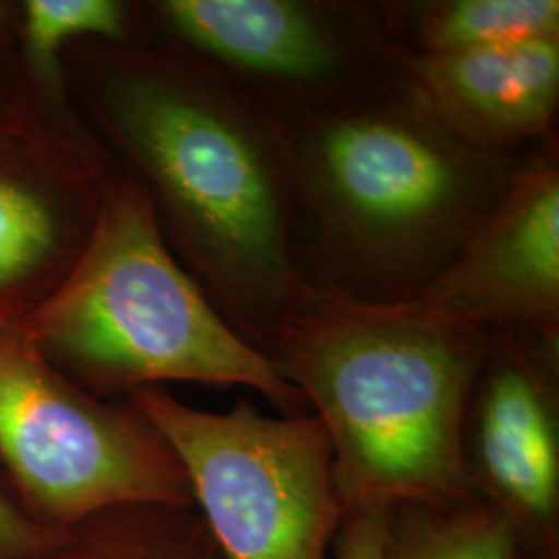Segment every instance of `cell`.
Masks as SVG:
<instances>
[{
    "mask_svg": "<svg viewBox=\"0 0 559 559\" xmlns=\"http://www.w3.org/2000/svg\"><path fill=\"white\" fill-rule=\"evenodd\" d=\"M282 131L300 278L316 295L360 305L423 297L528 156L466 145L404 85Z\"/></svg>",
    "mask_w": 559,
    "mask_h": 559,
    "instance_id": "7a4b0ae2",
    "label": "cell"
},
{
    "mask_svg": "<svg viewBox=\"0 0 559 559\" xmlns=\"http://www.w3.org/2000/svg\"><path fill=\"white\" fill-rule=\"evenodd\" d=\"M383 559H526L508 522L480 500L459 506H394Z\"/></svg>",
    "mask_w": 559,
    "mask_h": 559,
    "instance_id": "9a60e30c",
    "label": "cell"
},
{
    "mask_svg": "<svg viewBox=\"0 0 559 559\" xmlns=\"http://www.w3.org/2000/svg\"><path fill=\"white\" fill-rule=\"evenodd\" d=\"M143 36L185 52L280 122L318 119L404 85L381 2L152 0ZM140 40V41H141Z\"/></svg>",
    "mask_w": 559,
    "mask_h": 559,
    "instance_id": "8992f818",
    "label": "cell"
},
{
    "mask_svg": "<svg viewBox=\"0 0 559 559\" xmlns=\"http://www.w3.org/2000/svg\"><path fill=\"white\" fill-rule=\"evenodd\" d=\"M117 166L78 115L41 108L0 129V325H21L69 278Z\"/></svg>",
    "mask_w": 559,
    "mask_h": 559,
    "instance_id": "ba28073f",
    "label": "cell"
},
{
    "mask_svg": "<svg viewBox=\"0 0 559 559\" xmlns=\"http://www.w3.org/2000/svg\"><path fill=\"white\" fill-rule=\"evenodd\" d=\"M124 400L170 443L222 559H328L348 508L316 415L272 417L247 400L210 413L164 385Z\"/></svg>",
    "mask_w": 559,
    "mask_h": 559,
    "instance_id": "5b68a950",
    "label": "cell"
},
{
    "mask_svg": "<svg viewBox=\"0 0 559 559\" xmlns=\"http://www.w3.org/2000/svg\"><path fill=\"white\" fill-rule=\"evenodd\" d=\"M0 466L50 526L120 503L195 508L177 454L140 408L62 376L20 325H0Z\"/></svg>",
    "mask_w": 559,
    "mask_h": 559,
    "instance_id": "52a82bcc",
    "label": "cell"
},
{
    "mask_svg": "<svg viewBox=\"0 0 559 559\" xmlns=\"http://www.w3.org/2000/svg\"><path fill=\"white\" fill-rule=\"evenodd\" d=\"M64 537V526L34 519L0 466V559H38Z\"/></svg>",
    "mask_w": 559,
    "mask_h": 559,
    "instance_id": "2e32d148",
    "label": "cell"
},
{
    "mask_svg": "<svg viewBox=\"0 0 559 559\" xmlns=\"http://www.w3.org/2000/svg\"><path fill=\"white\" fill-rule=\"evenodd\" d=\"M38 559H222L195 508L120 503L64 526L59 545Z\"/></svg>",
    "mask_w": 559,
    "mask_h": 559,
    "instance_id": "5bb4252c",
    "label": "cell"
},
{
    "mask_svg": "<svg viewBox=\"0 0 559 559\" xmlns=\"http://www.w3.org/2000/svg\"><path fill=\"white\" fill-rule=\"evenodd\" d=\"M390 508L350 510L332 545L336 559H383Z\"/></svg>",
    "mask_w": 559,
    "mask_h": 559,
    "instance_id": "e0dca14e",
    "label": "cell"
},
{
    "mask_svg": "<svg viewBox=\"0 0 559 559\" xmlns=\"http://www.w3.org/2000/svg\"><path fill=\"white\" fill-rule=\"evenodd\" d=\"M62 71L83 129L140 180L180 265L270 357L284 323L316 295L290 253L282 122L156 41H78Z\"/></svg>",
    "mask_w": 559,
    "mask_h": 559,
    "instance_id": "6da1fadb",
    "label": "cell"
},
{
    "mask_svg": "<svg viewBox=\"0 0 559 559\" xmlns=\"http://www.w3.org/2000/svg\"><path fill=\"white\" fill-rule=\"evenodd\" d=\"M21 2L0 0V44L13 46L20 32Z\"/></svg>",
    "mask_w": 559,
    "mask_h": 559,
    "instance_id": "d6986e66",
    "label": "cell"
},
{
    "mask_svg": "<svg viewBox=\"0 0 559 559\" xmlns=\"http://www.w3.org/2000/svg\"><path fill=\"white\" fill-rule=\"evenodd\" d=\"M404 87L466 145L524 156L558 140L559 40L404 57Z\"/></svg>",
    "mask_w": 559,
    "mask_h": 559,
    "instance_id": "8fae6325",
    "label": "cell"
},
{
    "mask_svg": "<svg viewBox=\"0 0 559 559\" xmlns=\"http://www.w3.org/2000/svg\"><path fill=\"white\" fill-rule=\"evenodd\" d=\"M475 496L526 559H559V342L491 330L464 419Z\"/></svg>",
    "mask_w": 559,
    "mask_h": 559,
    "instance_id": "9c48e42d",
    "label": "cell"
},
{
    "mask_svg": "<svg viewBox=\"0 0 559 559\" xmlns=\"http://www.w3.org/2000/svg\"><path fill=\"white\" fill-rule=\"evenodd\" d=\"M489 336L423 300L313 295L284 323L270 359L323 425L348 512L479 500L464 419Z\"/></svg>",
    "mask_w": 559,
    "mask_h": 559,
    "instance_id": "3957f363",
    "label": "cell"
},
{
    "mask_svg": "<svg viewBox=\"0 0 559 559\" xmlns=\"http://www.w3.org/2000/svg\"><path fill=\"white\" fill-rule=\"evenodd\" d=\"M41 108L46 106L36 98L32 85L25 80L17 50L0 44V129L23 122Z\"/></svg>",
    "mask_w": 559,
    "mask_h": 559,
    "instance_id": "ac0fdd59",
    "label": "cell"
},
{
    "mask_svg": "<svg viewBox=\"0 0 559 559\" xmlns=\"http://www.w3.org/2000/svg\"><path fill=\"white\" fill-rule=\"evenodd\" d=\"M140 2L127 0H21L15 50L36 98L62 117H75L67 94L62 55L85 40L140 41Z\"/></svg>",
    "mask_w": 559,
    "mask_h": 559,
    "instance_id": "4fadbf2b",
    "label": "cell"
},
{
    "mask_svg": "<svg viewBox=\"0 0 559 559\" xmlns=\"http://www.w3.org/2000/svg\"><path fill=\"white\" fill-rule=\"evenodd\" d=\"M448 318L559 342V143L531 152L519 175L423 297Z\"/></svg>",
    "mask_w": 559,
    "mask_h": 559,
    "instance_id": "30bf717a",
    "label": "cell"
},
{
    "mask_svg": "<svg viewBox=\"0 0 559 559\" xmlns=\"http://www.w3.org/2000/svg\"><path fill=\"white\" fill-rule=\"evenodd\" d=\"M20 328L55 369L100 399L195 381L251 388L286 417L309 415L276 360L240 338L187 274L140 180L120 166L78 265Z\"/></svg>",
    "mask_w": 559,
    "mask_h": 559,
    "instance_id": "277c9868",
    "label": "cell"
},
{
    "mask_svg": "<svg viewBox=\"0 0 559 559\" xmlns=\"http://www.w3.org/2000/svg\"><path fill=\"white\" fill-rule=\"evenodd\" d=\"M383 20L406 55H462L559 40L558 0H385Z\"/></svg>",
    "mask_w": 559,
    "mask_h": 559,
    "instance_id": "7c38bea8",
    "label": "cell"
}]
</instances>
